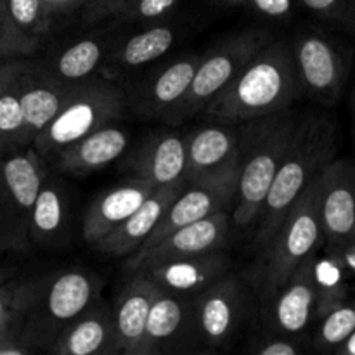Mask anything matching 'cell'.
Returning <instances> with one entry per match:
<instances>
[{
  "mask_svg": "<svg viewBox=\"0 0 355 355\" xmlns=\"http://www.w3.org/2000/svg\"><path fill=\"white\" fill-rule=\"evenodd\" d=\"M300 94L291 45L270 38L201 114L239 125L288 110Z\"/></svg>",
  "mask_w": 355,
  "mask_h": 355,
  "instance_id": "cell-1",
  "label": "cell"
},
{
  "mask_svg": "<svg viewBox=\"0 0 355 355\" xmlns=\"http://www.w3.org/2000/svg\"><path fill=\"white\" fill-rule=\"evenodd\" d=\"M300 121L302 114L288 107L238 125V189L231 208L234 231L253 229Z\"/></svg>",
  "mask_w": 355,
  "mask_h": 355,
  "instance_id": "cell-2",
  "label": "cell"
},
{
  "mask_svg": "<svg viewBox=\"0 0 355 355\" xmlns=\"http://www.w3.org/2000/svg\"><path fill=\"white\" fill-rule=\"evenodd\" d=\"M335 153L336 127L331 118L302 116L252 229L250 246L253 252H260L270 241L305 187L335 158Z\"/></svg>",
  "mask_w": 355,
  "mask_h": 355,
  "instance_id": "cell-3",
  "label": "cell"
},
{
  "mask_svg": "<svg viewBox=\"0 0 355 355\" xmlns=\"http://www.w3.org/2000/svg\"><path fill=\"white\" fill-rule=\"evenodd\" d=\"M319 173L305 187L276 234L260 252H257L255 262L246 272L245 277L262 307L288 283L298 266L314 255L319 243L322 241Z\"/></svg>",
  "mask_w": 355,
  "mask_h": 355,
  "instance_id": "cell-4",
  "label": "cell"
},
{
  "mask_svg": "<svg viewBox=\"0 0 355 355\" xmlns=\"http://www.w3.org/2000/svg\"><path fill=\"white\" fill-rule=\"evenodd\" d=\"M127 111L125 90L111 78L96 75L73 85L59 113L35 137L31 148L49 163L58 153L90 132L120 121Z\"/></svg>",
  "mask_w": 355,
  "mask_h": 355,
  "instance_id": "cell-5",
  "label": "cell"
},
{
  "mask_svg": "<svg viewBox=\"0 0 355 355\" xmlns=\"http://www.w3.org/2000/svg\"><path fill=\"white\" fill-rule=\"evenodd\" d=\"M101 281L87 269L45 274L44 286L24 314L23 340L31 354L49 352L59 333L99 298Z\"/></svg>",
  "mask_w": 355,
  "mask_h": 355,
  "instance_id": "cell-6",
  "label": "cell"
},
{
  "mask_svg": "<svg viewBox=\"0 0 355 355\" xmlns=\"http://www.w3.org/2000/svg\"><path fill=\"white\" fill-rule=\"evenodd\" d=\"M49 172L31 146L0 156V255L31 250V210Z\"/></svg>",
  "mask_w": 355,
  "mask_h": 355,
  "instance_id": "cell-7",
  "label": "cell"
},
{
  "mask_svg": "<svg viewBox=\"0 0 355 355\" xmlns=\"http://www.w3.org/2000/svg\"><path fill=\"white\" fill-rule=\"evenodd\" d=\"M270 38L269 31L245 30L218 42L201 55L189 89L168 113L163 114L162 121L177 125L203 113Z\"/></svg>",
  "mask_w": 355,
  "mask_h": 355,
  "instance_id": "cell-8",
  "label": "cell"
},
{
  "mask_svg": "<svg viewBox=\"0 0 355 355\" xmlns=\"http://www.w3.org/2000/svg\"><path fill=\"white\" fill-rule=\"evenodd\" d=\"M236 189H238V165H232L214 175L189 182L180 191L179 196L170 203V207L166 208L163 217L159 218L146 241L125 260L137 259L184 225L210 217L217 211L231 210L236 198Z\"/></svg>",
  "mask_w": 355,
  "mask_h": 355,
  "instance_id": "cell-9",
  "label": "cell"
},
{
  "mask_svg": "<svg viewBox=\"0 0 355 355\" xmlns=\"http://www.w3.org/2000/svg\"><path fill=\"white\" fill-rule=\"evenodd\" d=\"M248 288L231 272L194 297L198 352H218L236 338L248 314Z\"/></svg>",
  "mask_w": 355,
  "mask_h": 355,
  "instance_id": "cell-10",
  "label": "cell"
},
{
  "mask_svg": "<svg viewBox=\"0 0 355 355\" xmlns=\"http://www.w3.org/2000/svg\"><path fill=\"white\" fill-rule=\"evenodd\" d=\"M322 241L336 252L355 250V162L333 158L319 173Z\"/></svg>",
  "mask_w": 355,
  "mask_h": 355,
  "instance_id": "cell-11",
  "label": "cell"
},
{
  "mask_svg": "<svg viewBox=\"0 0 355 355\" xmlns=\"http://www.w3.org/2000/svg\"><path fill=\"white\" fill-rule=\"evenodd\" d=\"M302 90L324 104L342 96L349 73V61L342 49L319 31L300 33L291 45Z\"/></svg>",
  "mask_w": 355,
  "mask_h": 355,
  "instance_id": "cell-12",
  "label": "cell"
},
{
  "mask_svg": "<svg viewBox=\"0 0 355 355\" xmlns=\"http://www.w3.org/2000/svg\"><path fill=\"white\" fill-rule=\"evenodd\" d=\"M319 266L315 253L298 266L288 283L263 305L267 331L297 336L318 319Z\"/></svg>",
  "mask_w": 355,
  "mask_h": 355,
  "instance_id": "cell-13",
  "label": "cell"
},
{
  "mask_svg": "<svg viewBox=\"0 0 355 355\" xmlns=\"http://www.w3.org/2000/svg\"><path fill=\"white\" fill-rule=\"evenodd\" d=\"M194 298L158 288L149 311L144 335V355L194 352Z\"/></svg>",
  "mask_w": 355,
  "mask_h": 355,
  "instance_id": "cell-14",
  "label": "cell"
},
{
  "mask_svg": "<svg viewBox=\"0 0 355 355\" xmlns=\"http://www.w3.org/2000/svg\"><path fill=\"white\" fill-rule=\"evenodd\" d=\"M89 30V33L69 38L38 58L45 71L61 85L71 87L99 75L120 37L114 30Z\"/></svg>",
  "mask_w": 355,
  "mask_h": 355,
  "instance_id": "cell-15",
  "label": "cell"
},
{
  "mask_svg": "<svg viewBox=\"0 0 355 355\" xmlns=\"http://www.w3.org/2000/svg\"><path fill=\"white\" fill-rule=\"evenodd\" d=\"M232 231L234 229H232L231 211H217L210 217H205L201 220L177 229L175 232L166 236L158 245L153 246L151 250L142 253L137 259L125 260V272L134 274L137 270L144 269L149 263L159 262V260L179 259V257L224 250Z\"/></svg>",
  "mask_w": 355,
  "mask_h": 355,
  "instance_id": "cell-16",
  "label": "cell"
},
{
  "mask_svg": "<svg viewBox=\"0 0 355 355\" xmlns=\"http://www.w3.org/2000/svg\"><path fill=\"white\" fill-rule=\"evenodd\" d=\"M232 270V257L224 250L159 260L137 272H144L153 283L170 293L194 298Z\"/></svg>",
  "mask_w": 355,
  "mask_h": 355,
  "instance_id": "cell-17",
  "label": "cell"
},
{
  "mask_svg": "<svg viewBox=\"0 0 355 355\" xmlns=\"http://www.w3.org/2000/svg\"><path fill=\"white\" fill-rule=\"evenodd\" d=\"M73 85L66 87L55 82L40 59L26 58L21 71V107H23V128H21L19 149L30 148L35 137L59 113L62 104L71 94Z\"/></svg>",
  "mask_w": 355,
  "mask_h": 355,
  "instance_id": "cell-18",
  "label": "cell"
},
{
  "mask_svg": "<svg viewBox=\"0 0 355 355\" xmlns=\"http://www.w3.org/2000/svg\"><path fill=\"white\" fill-rule=\"evenodd\" d=\"M123 172L155 187L186 180V134L155 132L144 137L125 158Z\"/></svg>",
  "mask_w": 355,
  "mask_h": 355,
  "instance_id": "cell-19",
  "label": "cell"
},
{
  "mask_svg": "<svg viewBox=\"0 0 355 355\" xmlns=\"http://www.w3.org/2000/svg\"><path fill=\"white\" fill-rule=\"evenodd\" d=\"M201 54H187L142 80L127 96L128 110L146 120H162L187 92Z\"/></svg>",
  "mask_w": 355,
  "mask_h": 355,
  "instance_id": "cell-20",
  "label": "cell"
},
{
  "mask_svg": "<svg viewBox=\"0 0 355 355\" xmlns=\"http://www.w3.org/2000/svg\"><path fill=\"white\" fill-rule=\"evenodd\" d=\"M128 130L120 127L118 121H113L62 149L49 165L64 175H89L121 158L128 151Z\"/></svg>",
  "mask_w": 355,
  "mask_h": 355,
  "instance_id": "cell-21",
  "label": "cell"
},
{
  "mask_svg": "<svg viewBox=\"0 0 355 355\" xmlns=\"http://www.w3.org/2000/svg\"><path fill=\"white\" fill-rule=\"evenodd\" d=\"M52 355H118L113 305L97 298L52 343Z\"/></svg>",
  "mask_w": 355,
  "mask_h": 355,
  "instance_id": "cell-22",
  "label": "cell"
},
{
  "mask_svg": "<svg viewBox=\"0 0 355 355\" xmlns=\"http://www.w3.org/2000/svg\"><path fill=\"white\" fill-rule=\"evenodd\" d=\"M238 165V125L215 121L186 134V182Z\"/></svg>",
  "mask_w": 355,
  "mask_h": 355,
  "instance_id": "cell-23",
  "label": "cell"
},
{
  "mask_svg": "<svg viewBox=\"0 0 355 355\" xmlns=\"http://www.w3.org/2000/svg\"><path fill=\"white\" fill-rule=\"evenodd\" d=\"M158 286L144 272L128 274V281L113 305L118 355H144L149 311Z\"/></svg>",
  "mask_w": 355,
  "mask_h": 355,
  "instance_id": "cell-24",
  "label": "cell"
},
{
  "mask_svg": "<svg viewBox=\"0 0 355 355\" xmlns=\"http://www.w3.org/2000/svg\"><path fill=\"white\" fill-rule=\"evenodd\" d=\"M186 186V180H179L175 184L156 187L151 196L130 217L125 218L114 231L101 239L94 248L110 259H127L146 241V238L151 234L170 203L179 196L180 191Z\"/></svg>",
  "mask_w": 355,
  "mask_h": 355,
  "instance_id": "cell-25",
  "label": "cell"
},
{
  "mask_svg": "<svg viewBox=\"0 0 355 355\" xmlns=\"http://www.w3.org/2000/svg\"><path fill=\"white\" fill-rule=\"evenodd\" d=\"M156 187L146 180L130 179L101 193L87 208L83 215L82 232L87 245L96 246L118 227L125 218L130 217Z\"/></svg>",
  "mask_w": 355,
  "mask_h": 355,
  "instance_id": "cell-26",
  "label": "cell"
},
{
  "mask_svg": "<svg viewBox=\"0 0 355 355\" xmlns=\"http://www.w3.org/2000/svg\"><path fill=\"white\" fill-rule=\"evenodd\" d=\"M177 38H179L177 28L165 24L163 21L148 24L144 30L134 31L128 37L120 35L99 75L113 80L121 73L134 71L142 66L151 64L173 47Z\"/></svg>",
  "mask_w": 355,
  "mask_h": 355,
  "instance_id": "cell-27",
  "label": "cell"
},
{
  "mask_svg": "<svg viewBox=\"0 0 355 355\" xmlns=\"http://www.w3.org/2000/svg\"><path fill=\"white\" fill-rule=\"evenodd\" d=\"M69 232V201L61 180L45 177L35 200L30 218L31 248H58L68 239Z\"/></svg>",
  "mask_w": 355,
  "mask_h": 355,
  "instance_id": "cell-28",
  "label": "cell"
},
{
  "mask_svg": "<svg viewBox=\"0 0 355 355\" xmlns=\"http://www.w3.org/2000/svg\"><path fill=\"white\" fill-rule=\"evenodd\" d=\"M24 59L0 61V156L19 149L23 128L21 71Z\"/></svg>",
  "mask_w": 355,
  "mask_h": 355,
  "instance_id": "cell-29",
  "label": "cell"
},
{
  "mask_svg": "<svg viewBox=\"0 0 355 355\" xmlns=\"http://www.w3.org/2000/svg\"><path fill=\"white\" fill-rule=\"evenodd\" d=\"M2 3L10 19L30 37L47 44L49 38L58 31L54 19L42 0H2Z\"/></svg>",
  "mask_w": 355,
  "mask_h": 355,
  "instance_id": "cell-30",
  "label": "cell"
},
{
  "mask_svg": "<svg viewBox=\"0 0 355 355\" xmlns=\"http://www.w3.org/2000/svg\"><path fill=\"white\" fill-rule=\"evenodd\" d=\"M44 276L9 277L0 283V322L26 314L44 286Z\"/></svg>",
  "mask_w": 355,
  "mask_h": 355,
  "instance_id": "cell-31",
  "label": "cell"
},
{
  "mask_svg": "<svg viewBox=\"0 0 355 355\" xmlns=\"http://www.w3.org/2000/svg\"><path fill=\"white\" fill-rule=\"evenodd\" d=\"M355 331V302L342 304L321 318L314 347L318 350H335Z\"/></svg>",
  "mask_w": 355,
  "mask_h": 355,
  "instance_id": "cell-32",
  "label": "cell"
},
{
  "mask_svg": "<svg viewBox=\"0 0 355 355\" xmlns=\"http://www.w3.org/2000/svg\"><path fill=\"white\" fill-rule=\"evenodd\" d=\"M44 42L24 33L7 14L0 0V61L35 58L44 49Z\"/></svg>",
  "mask_w": 355,
  "mask_h": 355,
  "instance_id": "cell-33",
  "label": "cell"
},
{
  "mask_svg": "<svg viewBox=\"0 0 355 355\" xmlns=\"http://www.w3.org/2000/svg\"><path fill=\"white\" fill-rule=\"evenodd\" d=\"M180 0H127L111 19L114 24H151L163 21Z\"/></svg>",
  "mask_w": 355,
  "mask_h": 355,
  "instance_id": "cell-34",
  "label": "cell"
},
{
  "mask_svg": "<svg viewBox=\"0 0 355 355\" xmlns=\"http://www.w3.org/2000/svg\"><path fill=\"white\" fill-rule=\"evenodd\" d=\"M311 12L338 21L355 33V0H300Z\"/></svg>",
  "mask_w": 355,
  "mask_h": 355,
  "instance_id": "cell-35",
  "label": "cell"
},
{
  "mask_svg": "<svg viewBox=\"0 0 355 355\" xmlns=\"http://www.w3.org/2000/svg\"><path fill=\"white\" fill-rule=\"evenodd\" d=\"M125 2L127 0H89L87 6L82 9V12H80V24H82V28L89 30V28L97 26V24L106 23L107 19H111L116 14V10Z\"/></svg>",
  "mask_w": 355,
  "mask_h": 355,
  "instance_id": "cell-36",
  "label": "cell"
},
{
  "mask_svg": "<svg viewBox=\"0 0 355 355\" xmlns=\"http://www.w3.org/2000/svg\"><path fill=\"white\" fill-rule=\"evenodd\" d=\"M253 352L257 355H298L304 352V347L293 336L267 331V336L257 340Z\"/></svg>",
  "mask_w": 355,
  "mask_h": 355,
  "instance_id": "cell-37",
  "label": "cell"
},
{
  "mask_svg": "<svg viewBox=\"0 0 355 355\" xmlns=\"http://www.w3.org/2000/svg\"><path fill=\"white\" fill-rule=\"evenodd\" d=\"M42 2H44L45 9L52 16V19H54L59 31L73 17H80V12H82V9L87 6L89 0H42Z\"/></svg>",
  "mask_w": 355,
  "mask_h": 355,
  "instance_id": "cell-38",
  "label": "cell"
},
{
  "mask_svg": "<svg viewBox=\"0 0 355 355\" xmlns=\"http://www.w3.org/2000/svg\"><path fill=\"white\" fill-rule=\"evenodd\" d=\"M250 2L255 7L257 12L272 17V19L290 16L291 9H293V0H250Z\"/></svg>",
  "mask_w": 355,
  "mask_h": 355,
  "instance_id": "cell-39",
  "label": "cell"
},
{
  "mask_svg": "<svg viewBox=\"0 0 355 355\" xmlns=\"http://www.w3.org/2000/svg\"><path fill=\"white\" fill-rule=\"evenodd\" d=\"M336 352L338 354H349V355H355V331L352 335L349 336V338L345 340V342L342 343V345L336 347Z\"/></svg>",
  "mask_w": 355,
  "mask_h": 355,
  "instance_id": "cell-40",
  "label": "cell"
},
{
  "mask_svg": "<svg viewBox=\"0 0 355 355\" xmlns=\"http://www.w3.org/2000/svg\"><path fill=\"white\" fill-rule=\"evenodd\" d=\"M9 277H12V267L0 263V283H3V281L9 279Z\"/></svg>",
  "mask_w": 355,
  "mask_h": 355,
  "instance_id": "cell-41",
  "label": "cell"
},
{
  "mask_svg": "<svg viewBox=\"0 0 355 355\" xmlns=\"http://www.w3.org/2000/svg\"><path fill=\"white\" fill-rule=\"evenodd\" d=\"M350 111H352V118H354V134H355V89L352 90V96H350Z\"/></svg>",
  "mask_w": 355,
  "mask_h": 355,
  "instance_id": "cell-42",
  "label": "cell"
},
{
  "mask_svg": "<svg viewBox=\"0 0 355 355\" xmlns=\"http://www.w3.org/2000/svg\"><path fill=\"white\" fill-rule=\"evenodd\" d=\"M218 3H224V6H239V3L246 2V0H215Z\"/></svg>",
  "mask_w": 355,
  "mask_h": 355,
  "instance_id": "cell-43",
  "label": "cell"
}]
</instances>
